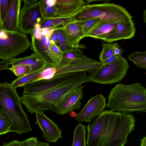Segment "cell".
I'll use <instances>...</instances> for the list:
<instances>
[{"instance_id":"obj_1","label":"cell","mask_w":146,"mask_h":146,"mask_svg":"<svg viewBox=\"0 0 146 146\" xmlns=\"http://www.w3.org/2000/svg\"><path fill=\"white\" fill-rule=\"evenodd\" d=\"M89 82L85 71L62 73L57 69L50 79L24 85L21 101L31 114L52 110L66 94Z\"/></svg>"},{"instance_id":"obj_2","label":"cell","mask_w":146,"mask_h":146,"mask_svg":"<svg viewBox=\"0 0 146 146\" xmlns=\"http://www.w3.org/2000/svg\"><path fill=\"white\" fill-rule=\"evenodd\" d=\"M135 122L132 113L104 110L86 126L87 146H124L134 129Z\"/></svg>"},{"instance_id":"obj_3","label":"cell","mask_w":146,"mask_h":146,"mask_svg":"<svg viewBox=\"0 0 146 146\" xmlns=\"http://www.w3.org/2000/svg\"><path fill=\"white\" fill-rule=\"evenodd\" d=\"M107 106L125 113H146V88L138 83L118 84L111 90Z\"/></svg>"},{"instance_id":"obj_4","label":"cell","mask_w":146,"mask_h":146,"mask_svg":"<svg viewBox=\"0 0 146 146\" xmlns=\"http://www.w3.org/2000/svg\"><path fill=\"white\" fill-rule=\"evenodd\" d=\"M21 102L16 89L11 84L6 82L0 84V111L6 116L11 126L10 132L20 135L32 130Z\"/></svg>"},{"instance_id":"obj_5","label":"cell","mask_w":146,"mask_h":146,"mask_svg":"<svg viewBox=\"0 0 146 146\" xmlns=\"http://www.w3.org/2000/svg\"><path fill=\"white\" fill-rule=\"evenodd\" d=\"M130 13L122 6L114 3H105L93 4L88 3L68 18L70 21H76L93 18H99L102 21H123L133 19Z\"/></svg>"},{"instance_id":"obj_6","label":"cell","mask_w":146,"mask_h":146,"mask_svg":"<svg viewBox=\"0 0 146 146\" xmlns=\"http://www.w3.org/2000/svg\"><path fill=\"white\" fill-rule=\"evenodd\" d=\"M24 5L21 9L18 31L33 35L35 24L44 18L43 0H23Z\"/></svg>"},{"instance_id":"obj_7","label":"cell","mask_w":146,"mask_h":146,"mask_svg":"<svg viewBox=\"0 0 146 146\" xmlns=\"http://www.w3.org/2000/svg\"><path fill=\"white\" fill-rule=\"evenodd\" d=\"M129 67L126 59L120 55L118 60L111 64L104 65L95 74L88 77L91 82L111 85L122 80Z\"/></svg>"},{"instance_id":"obj_8","label":"cell","mask_w":146,"mask_h":146,"mask_svg":"<svg viewBox=\"0 0 146 146\" xmlns=\"http://www.w3.org/2000/svg\"><path fill=\"white\" fill-rule=\"evenodd\" d=\"M6 32L8 38L0 39V58L4 61H11L28 50L31 42L26 34L19 31Z\"/></svg>"},{"instance_id":"obj_9","label":"cell","mask_w":146,"mask_h":146,"mask_svg":"<svg viewBox=\"0 0 146 146\" xmlns=\"http://www.w3.org/2000/svg\"><path fill=\"white\" fill-rule=\"evenodd\" d=\"M102 62L92 59L85 55L82 51L74 58L68 60L62 61L58 68L64 73L85 71L89 76L95 74L104 66Z\"/></svg>"},{"instance_id":"obj_10","label":"cell","mask_w":146,"mask_h":146,"mask_svg":"<svg viewBox=\"0 0 146 146\" xmlns=\"http://www.w3.org/2000/svg\"><path fill=\"white\" fill-rule=\"evenodd\" d=\"M31 49L37 54L48 66L58 67L61 62L62 58L52 49L51 39L43 36L39 40L31 35Z\"/></svg>"},{"instance_id":"obj_11","label":"cell","mask_w":146,"mask_h":146,"mask_svg":"<svg viewBox=\"0 0 146 146\" xmlns=\"http://www.w3.org/2000/svg\"><path fill=\"white\" fill-rule=\"evenodd\" d=\"M106 100L102 94L94 96L77 114L76 119L80 122H87L90 123L94 117L99 116L104 111L107 105Z\"/></svg>"},{"instance_id":"obj_12","label":"cell","mask_w":146,"mask_h":146,"mask_svg":"<svg viewBox=\"0 0 146 146\" xmlns=\"http://www.w3.org/2000/svg\"><path fill=\"white\" fill-rule=\"evenodd\" d=\"M85 86L80 85L68 93L52 111L58 115H63L71 111L80 109Z\"/></svg>"},{"instance_id":"obj_13","label":"cell","mask_w":146,"mask_h":146,"mask_svg":"<svg viewBox=\"0 0 146 146\" xmlns=\"http://www.w3.org/2000/svg\"><path fill=\"white\" fill-rule=\"evenodd\" d=\"M37 123L42 131L44 138L49 143L55 142L62 138L58 124L48 118L43 112L35 113Z\"/></svg>"},{"instance_id":"obj_14","label":"cell","mask_w":146,"mask_h":146,"mask_svg":"<svg viewBox=\"0 0 146 146\" xmlns=\"http://www.w3.org/2000/svg\"><path fill=\"white\" fill-rule=\"evenodd\" d=\"M22 0H11L9 9L0 29L6 31H18L19 20Z\"/></svg>"},{"instance_id":"obj_15","label":"cell","mask_w":146,"mask_h":146,"mask_svg":"<svg viewBox=\"0 0 146 146\" xmlns=\"http://www.w3.org/2000/svg\"><path fill=\"white\" fill-rule=\"evenodd\" d=\"M136 31L133 19L120 21L114 32L104 41L108 43L121 39H131L134 37Z\"/></svg>"},{"instance_id":"obj_16","label":"cell","mask_w":146,"mask_h":146,"mask_svg":"<svg viewBox=\"0 0 146 146\" xmlns=\"http://www.w3.org/2000/svg\"><path fill=\"white\" fill-rule=\"evenodd\" d=\"M87 4L88 2L82 0H57L54 7L56 10L57 17L67 18Z\"/></svg>"},{"instance_id":"obj_17","label":"cell","mask_w":146,"mask_h":146,"mask_svg":"<svg viewBox=\"0 0 146 146\" xmlns=\"http://www.w3.org/2000/svg\"><path fill=\"white\" fill-rule=\"evenodd\" d=\"M83 21H70L62 29L68 41L72 47H79V43L83 38L82 26Z\"/></svg>"},{"instance_id":"obj_18","label":"cell","mask_w":146,"mask_h":146,"mask_svg":"<svg viewBox=\"0 0 146 146\" xmlns=\"http://www.w3.org/2000/svg\"><path fill=\"white\" fill-rule=\"evenodd\" d=\"M120 21L116 20L102 21L88 37L104 40L114 32Z\"/></svg>"},{"instance_id":"obj_19","label":"cell","mask_w":146,"mask_h":146,"mask_svg":"<svg viewBox=\"0 0 146 146\" xmlns=\"http://www.w3.org/2000/svg\"><path fill=\"white\" fill-rule=\"evenodd\" d=\"M10 64L26 65L31 68L32 72L44 68L48 66L35 53H32L30 55L14 59L10 62Z\"/></svg>"},{"instance_id":"obj_20","label":"cell","mask_w":146,"mask_h":146,"mask_svg":"<svg viewBox=\"0 0 146 146\" xmlns=\"http://www.w3.org/2000/svg\"><path fill=\"white\" fill-rule=\"evenodd\" d=\"M70 21L68 18H45L39 23L41 29L54 27L55 31L63 29L64 25Z\"/></svg>"},{"instance_id":"obj_21","label":"cell","mask_w":146,"mask_h":146,"mask_svg":"<svg viewBox=\"0 0 146 146\" xmlns=\"http://www.w3.org/2000/svg\"><path fill=\"white\" fill-rule=\"evenodd\" d=\"M86 133L85 126L81 123H78L74 131L72 146H86L85 139Z\"/></svg>"},{"instance_id":"obj_22","label":"cell","mask_w":146,"mask_h":146,"mask_svg":"<svg viewBox=\"0 0 146 146\" xmlns=\"http://www.w3.org/2000/svg\"><path fill=\"white\" fill-rule=\"evenodd\" d=\"M45 68L31 72L23 77L17 78L11 83V86L15 89L19 87H23L40 74Z\"/></svg>"},{"instance_id":"obj_23","label":"cell","mask_w":146,"mask_h":146,"mask_svg":"<svg viewBox=\"0 0 146 146\" xmlns=\"http://www.w3.org/2000/svg\"><path fill=\"white\" fill-rule=\"evenodd\" d=\"M128 59L138 68L146 69V50L132 52L129 56Z\"/></svg>"},{"instance_id":"obj_24","label":"cell","mask_w":146,"mask_h":146,"mask_svg":"<svg viewBox=\"0 0 146 146\" xmlns=\"http://www.w3.org/2000/svg\"><path fill=\"white\" fill-rule=\"evenodd\" d=\"M99 18H93L83 21L82 30L83 38L88 37L90 33L102 21Z\"/></svg>"},{"instance_id":"obj_25","label":"cell","mask_w":146,"mask_h":146,"mask_svg":"<svg viewBox=\"0 0 146 146\" xmlns=\"http://www.w3.org/2000/svg\"><path fill=\"white\" fill-rule=\"evenodd\" d=\"M56 70V67L51 66H47L43 70L40 74L34 78L29 84L50 79L54 75Z\"/></svg>"},{"instance_id":"obj_26","label":"cell","mask_w":146,"mask_h":146,"mask_svg":"<svg viewBox=\"0 0 146 146\" xmlns=\"http://www.w3.org/2000/svg\"><path fill=\"white\" fill-rule=\"evenodd\" d=\"M8 70L12 71L18 78L23 77L32 72L31 67L26 65H12Z\"/></svg>"},{"instance_id":"obj_27","label":"cell","mask_w":146,"mask_h":146,"mask_svg":"<svg viewBox=\"0 0 146 146\" xmlns=\"http://www.w3.org/2000/svg\"><path fill=\"white\" fill-rule=\"evenodd\" d=\"M114 55L113 43L103 42L102 49L99 56L100 60L103 62Z\"/></svg>"},{"instance_id":"obj_28","label":"cell","mask_w":146,"mask_h":146,"mask_svg":"<svg viewBox=\"0 0 146 146\" xmlns=\"http://www.w3.org/2000/svg\"><path fill=\"white\" fill-rule=\"evenodd\" d=\"M54 32L58 37L60 42L59 48L62 52H66L72 48L70 45L62 29L56 30Z\"/></svg>"},{"instance_id":"obj_29","label":"cell","mask_w":146,"mask_h":146,"mask_svg":"<svg viewBox=\"0 0 146 146\" xmlns=\"http://www.w3.org/2000/svg\"><path fill=\"white\" fill-rule=\"evenodd\" d=\"M11 126L4 113L0 111V135L10 132Z\"/></svg>"},{"instance_id":"obj_30","label":"cell","mask_w":146,"mask_h":146,"mask_svg":"<svg viewBox=\"0 0 146 146\" xmlns=\"http://www.w3.org/2000/svg\"><path fill=\"white\" fill-rule=\"evenodd\" d=\"M10 3L9 0H0V25L3 22L7 14Z\"/></svg>"},{"instance_id":"obj_31","label":"cell","mask_w":146,"mask_h":146,"mask_svg":"<svg viewBox=\"0 0 146 146\" xmlns=\"http://www.w3.org/2000/svg\"><path fill=\"white\" fill-rule=\"evenodd\" d=\"M45 0H43V7L44 18L56 17L57 11L54 7H51L47 6L45 3Z\"/></svg>"},{"instance_id":"obj_32","label":"cell","mask_w":146,"mask_h":146,"mask_svg":"<svg viewBox=\"0 0 146 146\" xmlns=\"http://www.w3.org/2000/svg\"><path fill=\"white\" fill-rule=\"evenodd\" d=\"M41 26L39 23H37L35 24L32 35L35 38L39 40L42 39L43 36L41 33Z\"/></svg>"},{"instance_id":"obj_33","label":"cell","mask_w":146,"mask_h":146,"mask_svg":"<svg viewBox=\"0 0 146 146\" xmlns=\"http://www.w3.org/2000/svg\"><path fill=\"white\" fill-rule=\"evenodd\" d=\"M55 31V28L50 27L41 29V33L43 36H45L50 39Z\"/></svg>"},{"instance_id":"obj_34","label":"cell","mask_w":146,"mask_h":146,"mask_svg":"<svg viewBox=\"0 0 146 146\" xmlns=\"http://www.w3.org/2000/svg\"><path fill=\"white\" fill-rule=\"evenodd\" d=\"M1 146H26L25 141H22L14 140L9 143H5Z\"/></svg>"},{"instance_id":"obj_35","label":"cell","mask_w":146,"mask_h":146,"mask_svg":"<svg viewBox=\"0 0 146 146\" xmlns=\"http://www.w3.org/2000/svg\"><path fill=\"white\" fill-rule=\"evenodd\" d=\"M113 46L114 54L116 56L121 55V54L124 51L122 48L120 47L117 43H113Z\"/></svg>"},{"instance_id":"obj_36","label":"cell","mask_w":146,"mask_h":146,"mask_svg":"<svg viewBox=\"0 0 146 146\" xmlns=\"http://www.w3.org/2000/svg\"><path fill=\"white\" fill-rule=\"evenodd\" d=\"M119 56H116L114 54L102 62L104 65L111 64L118 60Z\"/></svg>"},{"instance_id":"obj_37","label":"cell","mask_w":146,"mask_h":146,"mask_svg":"<svg viewBox=\"0 0 146 146\" xmlns=\"http://www.w3.org/2000/svg\"><path fill=\"white\" fill-rule=\"evenodd\" d=\"M26 146H36L38 141L36 137H31L25 140Z\"/></svg>"},{"instance_id":"obj_38","label":"cell","mask_w":146,"mask_h":146,"mask_svg":"<svg viewBox=\"0 0 146 146\" xmlns=\"http://www.w3.org/2000/svg\"><path fill=\"white\" fill-rule=\"evenodd\" d=\"M10 61H1L0 62V70L8 69V66L10 64Z\"/></svg>"},{"instance_id":"obj_39","label":"cell","mask_w":146,"mask_h":146,"mask_svg":"<svg viewBox=\"0 0 146 146\" xmlns=\"http://www.w3.org/2000/svg\"><path fill=\"white\" fill-rule=\"evenodd\" d=\"M50 39L53 40L55 44L59 48L60 46V41L57 35L54 32L52 35Z\"/></svg>"},{"instance_id":"obj_40","label":"cell","mask_w":146,"mask_h":146,"mask_svg":"<svg viewBox=\"0 0 146 146\" xmlns=\"http://www.w3.org/2000/svg\"><path fill=\"white\" fill-rule=\"evenodd\" d=\"M0 39L6 40L8 38L7 32L3 29H0Z\"/></svg>"},{"instance_id":"obj_41","label":"cell","mask_w":146,"mask_h":146,"mask_svg":"<svg viewBox=\"0 0 146 146\" xmlns=\"http://www.w3.org/2000/svg\"><path fill=\"white\" fill-rule=\"evenodd\" d=\"M57 0H45V3L48 6L52 7H54Z\"/></svg>"},{"instance_id":"obj_42","label":"cell","mask_w":146,"mask_h":146,"mask_svg":"<svg viewBox=\"0 0 146 146\" xmlns=\"http://www.w3.org/2000/svg\"><path fill=\"white\" fill-rule=\"evenodd\" d=\"M36 146H51L47 143L38 142Z\"/></svg>"},{"instance_id":"obj_43","label":"cell","mask_w":146,"mask_h":146,"mask_svg":"<svg viewBox=\"0 0 146 146\" xmlns=\"http://www.w3.org/2000/svg\"><path fill=\"white\" fill-rule=\"evenodd\" d=\"M69 113L70 115L72 117L76 118L77 116V114L73 110L70 111Z\"/></svg>"},{"instance_id":"obj_44","label":"cell","mask_w":146,"mask_h":146,"mask_svg":"<svg viewBox=\"0 0 146 146\" xmlns=\"http://www.w3.org/2000/svg\"><path fill=\"white\" fill-rule=\"evenodd\" d=\"M140 146H146V136L141 139Z\"/></svg>"},{"instance_id":"obj_45","label":"cell","mask_w":146,"mask_h":146,"mask_svg":"<svg viewBox=\"0 0 146 146\" xmlns=\"http://www.w3.org/2000/svg\"><path fill=\"white\" fill-rule=\"evenodd\" d=\"M143 20L144 23L146 25V8L143 11Z\"/></svg>"}]
</instances>
